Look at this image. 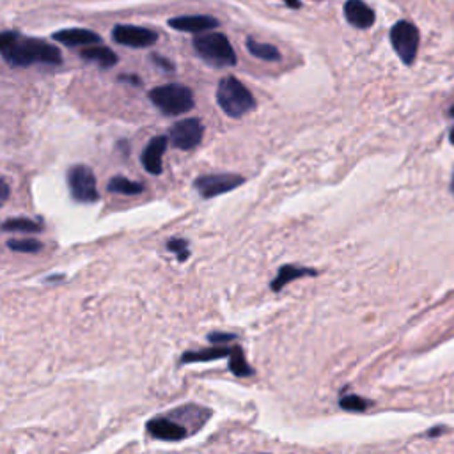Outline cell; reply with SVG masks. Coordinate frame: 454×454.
I'll use <instances>...</instances> for the list:
<instances>
[{
  "instance_id": "cell-1",
  "label": "cell",
  "mask_w": 454,
  "mask_h": 454,
  "mask_svg": "<svg viewBox=\"0 0 454 454\" xmlns=\"http://www.w3.org/2000/svg\"><path fill=\"white\" fill-rule=\"evenodd\" d=\"M0 55L17 68L32 64L57 66L62 62L61 50L36 37H25L18 32H0Z\"/></svg>"
},
{
  "instance_id": "cell-2",
  "label": "cell",
  "mask_w": 454,
  "mask_h": 454,
  "mask_svg": "<svg viewBox=\"0 0 454 454\" xmlns=\"http://www.w3.org/2000/svg\"><path fill=\"white\" fill-rule=\"evenodd\" d=\"M217 102L229 117H242L256 106L252 93L234 77H224L218 82Z\"/></svg>"
},
{
  "instance_id": "cell-3",
  "label": "cell",
  "mask_w": 454,
  "mask_h": 454,
  "mask_svg": "<svg viewBox=\"0 0 454 454\" xmlns=\"http://www.w3.org/2000/svg\"><path fill=\"white\" fill-rule=\"evenodd\" d=\"M193 48L197 55L213 68H231L238 61L233 45L224 34L205 32L202 36H196Z\"/></svg>"
},
{
  "instance_id": "cell-4",
  "label": "cell",
  "mask_w": 454,
  "mask_h": 454,
  "mask_svg": "<svg viewBox=\"0 0 454 454\" xmlns=\"http://www.w3.org/2000/svg\"><path fill=\"white\" fill-rule=\"evenodd\" d=\"M149 100L165 115H180L193 108V93L181 84H167L151 89Z\"/></svg>"
},
{
  "instance_id": "cell-5",
  "label": "cell",
  "mask_w": 454,
  "mask_h": 454,
  "mask_svg": "<svg viewBox=\"0 0 454 454\" xmlns=\"http://www.w3.org/2000/svg\"><path fill=\"white\" fill-rule=\"evenodd\" d=\"M390 43H392L394 50H396V53L399 55V59H401L406 66L413 64V61L417 57L419 43H421L419 30L415 25L406 20L397 21L392 29H390Z\"/></svg>"
},
{
  "instance_id": "cell-6",
  "label": "cell",
  "mask_w": 454,
  "mask_h": 454,
  "mask_svg": "<svg viewBox=\"0 0 454 454\" xmlns=\"http://www.w3.org/2000/svg\"><path fill=\"white\" fill-rule=\"evenodd\" d=\"M68 187L78 202H96L100 199L95 172L87 165H75L68 171Z\"/></svg>"
},
{
  "instance_id": "cell-7",
  "label": "cell",
  "mask_w": 454,
  "mask_h": 454,
  "mask_svg": "<svg viewBox=\"0 0 454 454\" xmlns=\"http://www.w3.org/2000/svg\"><path fill=\"white\" fill-rule=\"evenodd\" d=\"M202 133H205V126H202L201 121L196 117H190L172 124L167 139L171 140L174 148L190 151V149L197 148L201 144Z\"/></svg>"
},
{
  "instance_id": "cell-8",
  "label": "cell",
  "mask_w": 454,
  "mask_h": 454,
  "mask_svg": "<svg viewBox=\"0 0 454 454\" xmlns=\"http://www.w3.org/2000/svg\"><path fill=\"white\" fill-rule=\"evenodd\" d=\"M243 183H245V178L238 176V174H209V176L197 178L193 187L201 193V197L211 199V197L231 192Z\"/></svg>"
},
{
  "instance_id": "cell-9",
  "label": "cell",
  "mask_w": 454,
  "mask_h": 454,
  "mask_svg": "<svg viewBox=\"0 0 454 454\" xmlns=\"http://www.w3.org/2000/svg\"><path fill=\"white\" fill-rule=\"evenodd\" d=\"M112 37L119 45L131 46V48H148L158 41V34L137 25H117L112 30Z\"/></svg>"
},
{
  "instance_id": "cell-10",
  "label": "cell",
  "mask_w": 454,
  "mask_h": 454,
  "mask_svg": "<svg viewBox=\"0 0 454 454\" xmlns=\"http://www.w3.org/2000/svg\"><path fill=\"white\" fill-rule=\"evenodd\" d=\"M148 431L151 437L158 438V440H167V442H178L189 435V430L185 426L169 417L151 419L148 422Z\"/></svg>"
},
{
  "instance_id": "cell-11",
  "label": "cell",
  "mask_w": 454,
  "mask_h": 454,
  "mask_svg": "<svg viewBox=\"0 0 454 454\" xmlns=\"http://www.w3.org/2000/svg\"><path fill=\"white\" fill-rule=\"evenodd\" d=\"M344 17H346L348 23L357 29H369L377 20L375 11L366 4L364 0H348L344 4Z\"/></svg>"
},
{
  "instance_id": "cell-12",
  "label": "cell",
  "mask_w": 454,
  "mask_h": 454,
  "mask_svg": "<svg viewBox=\"0 0 454 454\" xmlns=\"http://www.w3.org/2000/svg\"><path fill=\"white\" fill-rule=\"evenodd\" d=\"M169 139L165 135L155 137V139L149 140V144L146 146L142 153V165L144 169L153 174V176H158L162 174V158H164V153L167 149Z\"/></svg>"
},
{
  "instance_id": "cell-13",
  "label": "cell",
  "mask_w": 454,
  "mask_h": 454,
  "mask_svg": "<svg viewBox=\"0 0 454 454\" xmlns=\"http://www.w3.org/2000/svg\"><path fill=\"white\" fill-rule=\"evenodd\" d=\"M169 25L172 29L183 30V32L192 34H205L211 29H217L218 20L213 17H202V15H196V17H178L171 18Z\"/></svg>"
},
{
  "instance_id": "cell-14",
  "label": "cell",
  "mask_w": 454,
  "mask_h": 454,
  "mask_svg": "<svg viewBox=\"0 0 454 454\" xmlns=\"http://www.w3.org/2000/svg\"><path fill=\"white\" fill-rule=\"evenodd\" d=\"M53 39L64 46H93L102 43V37L87 29H64L53 34Z\"/></svg>"
},
{
  "instance_id": "cell-15",
  "label": "cell",
  "mask_w": 454,
  "mask_h": 454,
  "mask_svg": "<svg viewBox=\"0 0 454 454\" xmlns=\"http://www.w3.org/2000/svg\"><path fill=\"white\" fill-rule=\"evenodd\" d=\"M209 415H211V413H209L208 408H202V406H197V405H187V406H181V408L172 410L169 419L180 422L181 426L192 424L196 426V428H201V426L208 421Z\"/></svg>"
},
{
  "instance_id": "cell-16",
  "label": "cell",
  "mask_w": 454,
  "mask_h": 454,
  "mask_svg": "<svg viewBox=\"0 0 454 454\" xmlns=\"http://www.w3.org/2000/svg\"><path fill=\"white\" fill-rule=\"evenodd\" d=\"M305 275H316V270H311V268H302V266H295V265L281 266L277 277L272 281V290L281 291L286 284L293 283V281H296V278L300 277H305Z\"/></svg>"
},
{
  "instance_id": "cell-17",
  "label": "cell",
  "mask_w": 454,
  "mask_h": 454,
  "mask_svg": "<svg viewBox=\"0 0 454 454\" xmlns=\"http://www.w3.org/2000/svg\"><path fill=\"white\" fill-rule=\"evenodd\" d=\"M80 57L89 62H96V64H100L102 68H112V66L117 62V55H115L111 48L100 45L86 46V48L80 52Z\"/></svg>"
},
{
  "instance_id": "cell-18",
  "label": "cell",
  "mask_w": 454,
  "mask_h": 454,
  "mask_svg": "<svg viewBox=\"0 0 454 454\" xmlns=\"http://www.w3.org/2000/svg\"><path fill=\"white\" fill-rule=\"evenodd\" d=\"M231 350L225 346H215V348L208 350H197V352H185L181 357L183 364H190V362H209V360H218L224 357H229Z\"/></svg>"
},
{
  "instance_id": "cell-19",
  "label": "cell",
  "mask_w": 454,
  "mask_h": 454,
  "mask_svg": "<svg viewBox=\"0 0 454 454\" xmlns=\"http://www.w3.org/2000/svg\"><path fill=\"white\" fill-rule=\"evenodd\" d=\"M106 190L112 193H121V196H139L144 192V185L128 180L124 176H115L108 181Z\"/></svg>"
},
{
  "instance_id": "cell-20",
  "label": "cell",
  "mask_w": 454,
  "mask_h": 454,
  "mask_svg": "<svg viewBox=\"0 0 454 454\" xmlns=\"http://www.w3.org/2000/svg\"><path fill=\"white\" fill-rule=\"evenodd\" d=\"M247 48H249V52L252 53L254 57L261 59V61H268V62L281 61V52H278L274 45L259 43L256 41V39H252V37H249V39H247Z\"/></svg>"
},
{
  "instance_id": "cell-21",
  "label": "cell",
  "mask_w": 454,
  "mask_h": 454,
  "mask_svg": "<svg viewBox=\"0 0 454 454\" xmlns=\"http://www.w3.org/2000/svg\"><path fill=\"white\" fill-rule=\"evenodd\" d=\"M43 225L37 224L36 220L30 218H9L2 224V231H9V233H41Z\"/></svg>"
},
{
  "instance_id": "cell-22",
  "label": "cell",
  "mask_w": 454,
  "mask_h": 454,
  "mask_svg": "<svg viewBox=\"0 0 454 454\" xmlns=\"http://www.w3.org/2000/svg\"><path fill=\"white\" fill-rule=\"evenodd\" d=\"M229 369L236 377H250V375H254V369L250 368V364L245 360L243 350L240 348V346H234V348L231 350Z\"/></svg>"
},
{
  "instance_id": "cell-23",
  "label": "cell",
  "mask_w": 454,
  "mask_h": 454,
  "mask_svg": "<svg viewBox=\"0 0 454 454\" xmlns=\"http://www.w3.org/2000/svg\"><path fill=\"white\" fill-rule=\"evenodd\" d=\"M8 247L12 252L21 254H37L43 250V243L34 238H23V240H9Z\"/></svg>"
},
{
  "instance_id": "cell-24",
  "label": "cell",
  "mask_w": 454,
  "mask_h": 454,
  "mask_svg": "<svg viewBox=\"0 0 454 454\" xmlns=\"http://www.w3.org/2000/svg\"><path fill=\"white\" fill-rule=\"evenodd\" d=\"M339 406L343 410H348V412H366L371 406V401H368L364 397L355 396V394H350V396L341 397Z\"/></svg>"
},
{
  "instance_id": "cell-25",
  "label": "cell",
  "mask_w": 454,
  "mask_h": 454,
  "mask_svg": "<svg viewBox=\"0 0 454 454\" xmlns=\"http://www.w3.org/2000/svg\"><path fill=\"white\" fill-rule=\"evenodd\" d=\"M167 249L176 254L178 261H187L190 256L189 243H187V240H183V238H172V240H169Z\"/></svg>"
},
{
  "instance_id": "cell-26",
  "label": "cell",
  "mask_w": 454,
  "mask_h": 454,
  "mask_svg": "<svg viewBox=\"0 0 454 454\" xmlns=\"http://www.w3.org/2000/svg\"><path fill=\"white\" fill-rule=\"evenodd\" d=\"M234 339H236L234 334H224V332H211L208 336V341L213 344H225Z\"/></svg>"
},
{
  "instance_id": "cell-27",
  "label": "cell",
  "mask_w": 454,
  "mask_h": 454,
  "mask_svg": "<svg viewBox=\"0 0 454 454\" xmlns=\"http://www.w3.org/2000/svg\"><path fill=\"white\" fill-rule=\"evenodd\" d=\"M9 199V185L4 178H0V206Z\"/></svg>"
},
{
  "instance_id": "cell-28",
  "label": "cell",
  "mask_w": 454,
  "mask_h": 454,
  "mask_svg": "<svg viewBox=\"0 0 454 454\" xmlns=\"http://www.w3.org/2000/svg\"><path fill=\"white\" fill-rule=\"evenodd\" d=\"M151 59L160 66V68H164L165 71H174V66H172V62L167 61V59L160 57V55H153Z\"/></svg>"
},
{
  "instance_id": "cell-29",
  "label": "cell",
  "mask_w": 454,
  "mask_h": 454,
  "mask_svg": "<svg viewBox=\"0 0 454 454\" xmlns=\"http://www.w3.org/2000/svg\"><path fill=\"white\" fill-rule=\"evenodd\" d=\"M284 2H286L287 8H291V9H299L300 8V0H284Z\"/></svg>"
},
{
  "instance_id": "cell-30",
  "label": "cell",
  "mask_w": 454,
  "mask_h": 454,
  "mask_svg": "<svg viewBox=\"0 0 454 454\" xmlns=\"http://www.w3.org/2000/svg\"><path fill=\"white\" fill-rule=\"evenodd\" d=\"M444 431V428H435V430L428 431V437H437V435H440Z\"/></svg>"
},
{
  "instance_id": "cell-31",
  "label": "cell",
  "mask_w": 454,
  "mask_h": 454,
  "mask_svg": "<svg viewBox=\"0 0 454 454\" xmlns=\"http://www.w3.org/2000/svg\"><path fill=\"white\" fill-rule=\"evenodd\" d=\"M451 192L454 193V174H453V181H451Z\"/></svg>"
},
{
  "instance_id": "cell-32",
  "label": "cell",
  "mask_w": 454,
  "mask_h": 454,
  "mask_svg": "<svg viewBox=\"0 0 454 454\" xmlns=\"http://www.w3.org/2000/svg\"><path fill=\"white\" fill-rule=\"evenodd\" d=\"M451 142L454 144V128H453V130H451Z\"/></svg>"
},
{
  "instance_id": "cell-33",
  "label": "cell",
  "mask_w": 454,
  "mask_h": 454,
  "mask_svg": "<svg viewBox=\"0 0 454 454\" xmlns=\"http://www.w3.org/2000/svg\"><path fill=\"white\" fill-rule=\"evenodd\" d=\"M451 115H453V117H454V105H453V108H451Z\"/></svg>"
}]
</instances>
